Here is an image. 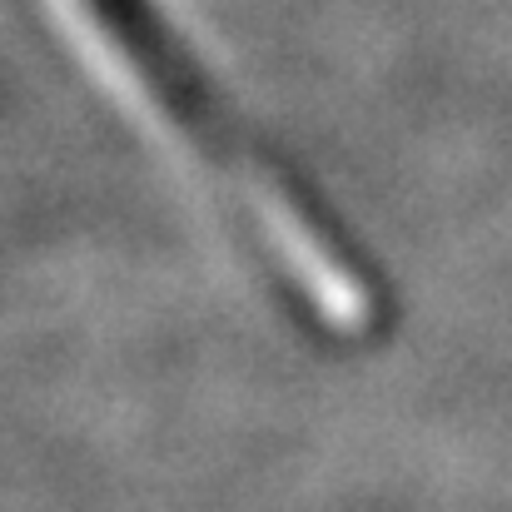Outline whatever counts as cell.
Masks as SVG:
<instances>
[{
  "mask_svg": "<svg viewBox=\"0 0 512 512\" xmlns=\"http://www.w3.org/2000/svg\"><path fill=\"white\" fill-rule=\"evenodd\" d=\"M95 100L170 170L259 289L329 343H373L393 284L353 219L244 105L174 0H30Z\"/></svg>",
  "mask_w": 512,
  "mask_h": 512,
  "instance_id": "cell-1",
  "label": "cell"
}]
</instances>
